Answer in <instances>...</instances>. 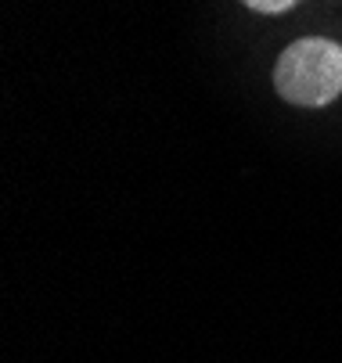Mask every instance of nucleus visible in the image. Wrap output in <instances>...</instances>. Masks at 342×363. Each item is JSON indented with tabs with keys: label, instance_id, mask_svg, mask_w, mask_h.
I'll list each match as a JSON object with an SVG mask.
<instances>
[{
	"label": "nucleus",
	"instance_id": "f03ea898",
	"mask_svg": "<svg viewBox=\"0 0 342 363\" xmlns=\"http://www.w3.org/2000/svg\"><path fill=\"white\" fill-rule=\"evenodd\" d=\"M249 11H260V15H285L296 8V0H241Z\"/></svg>",
	"mask_w": 342,
	"mask_h": 363
},
{
	"label": "nucleus",
	"instance_id": "f257e3e1",
	"mask_svg": "<svg viewBox=\"0 0 342 363\" xmlns=\"http://www.w3.org/2000/svg\"><path fill=\"white\" fill-rule=\"evenodd\" d=\"M274 86L288 105L321 108L342 94V47L324 36H307L281 50Z\"/></svg>",
	"mask_w": 342,
	"mask_h": 363
}]
</instances>
